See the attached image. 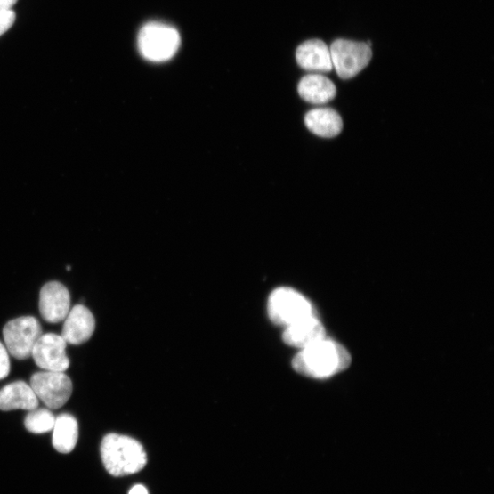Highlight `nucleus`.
Returning <instances> with one entry per match:
<instances>
[{
	"label": "nucleus",
	"instance_id": "f257e3e1",
	"mask_svg": "<svg viewBox=\"0 0 494 494\" xmlns=\"http://www.w3.org/2000/svg\"><path fill=\"white\" fill-rule=\"evenodd\" d=\"M348 351L326 338L300 351L292 360V368L299 374L316 379L331 377L351 365Z\"/></svg>",
	"mask_w": 494,
	"mask_h": 494
},
{
	"label": "nucleus",
	"instance_id": "f03ea898",
	"mask_svg": "<svg viewBox=\"0 0 494 494\" xmlns=\"http://www.w3.org/2000/svg\"><path fill=\"white\" fill-rule=\"evenodd\" d=\"M101 450L104 466L113 476L137 474L147 465L144 447L127 436L115 433L107 435L102 441Z\"/></svg>",
	"mask_w": 494,
	"mask_h": 494
},
{
	"label": "nucleus",
	"instance_id": "7ed1b4c3",
	"mask_svg": "<svg viewBox=\"0 0 494 494\" xmlns=\"http://www.w3.org/2000/svg\"><path fill=\"white\" fill-rule=\"evenodd\" d=\"M181 38L177 29L160 22H150L139 33L138 46L148 61L162 62L172 59L179 50Z\"/></svg>",
	"mask_w": 494,
	"mask_h": 494
},
{
	"label": "nucleus",
	"instance_id": "20e7f679",
	"mask_svg": "<svg viewBox=\"0 0 494 494\" xmlns=\"http://www.w3.org/2000/svg\"><path fill=\"white\" fill-rule=\"evenodd\" d=\"M268 312L273 323L284 327L316 315L312 304L303 294L286 287H279L271 294Z\"/></svg>",
	"mask_w": 494,
	"mask_h": 494
},
{
	"label": "nucleus",
	"instance_id": "39448f33",
	"mask_svg": "<svg viewBox=\"0 0 494 494\" xmlns=\"http://www.w3.org/2000/svg\"><path fill=\"white\" fill-rule=\"evenodd\" d=\"M333 68L342 79H351L364 70L371 61L373 52L368 44L339 39L331 48Z\"/></svg>",
	"mask_w": 494,
	"mask_h": 494
},
{
	"label": "nucleus",
	"instance_id": "423d86ee",
	"mask_svg": "<svg viewBox=\"0 0 494 494\" xmlns=\"http://www.w3.org/2000/svg\"><path fill=\"white\" fill-rule=\"evenodd\" d=\"M43 336L40 322L35 317H20L9 321L4 328L8 352L16 359L26 360Z\"/></svg>",
	"mask_w": 494,
	"mask_h": 494
},
{
	"label": "nucleus",
	"instance_id": "0eeeda50",
	"mask_svg": "<svg viewBox=\"0 0 494 494\" xmlns=\"http://www.w3.org/2000/svg\"><path fill=\"white\" fill-rule=\"evenodd\" d=\"M38 400L50 409H58L71 398L73 383L63 372H40L33 375L30 385Z\"/></svg>",
	"mask_w": 494,
	"mask_h": 494
},
{
	"label": "nucleus",
	"instance_id": "6e6552de",
	"mask_svg": "<svg viewBox=\"0 0 494 494\" xmlns=\"http://www.w3.org/2000/svg\"><path fill=\"white\" fill-rule=\"evenodd\" d=\"M66 346L68 343L61 336L54 334L43 335L33 348L31 356L36 364L45 371L64 373L70 367Z\"/></svg>",
	"mask_w": 494,
	"mask_h": 494
},
{
	"label": "nucleus",
	"instance_id": "1a4fd4ad",
	"mask_svg": "<svg viewBox=\"0 0 494 494\" xmlns=\"http://www.w3.org/2000/svg\"><path fill=\"white\" fill-rule=\"evenodd\" d=\"M40 312L50 323H59L71 310V295L62 284L53 281L45 284L40 293Z\"/></svg>",
	"mask_w": 494,
	"mask_h": 494
},
{
	"label": "nucleus",
	"instance_id": "9d476101",
	"mask_svg": "<svg viewBox=\"0 0 494 494\" xmlns=\"http://www.w3.org/2000/svg\"><path fill=\"white\" fill-rule=\"evenodd\" d=\"M94 329L95 320L92 312L83 305H77L65 318L61 336L68 344L80 345L91 339Z\"/></svg>",
	"mask_w": 494,
	"mask_h": 494
},
{
	"label": "nucleus",
	"instance_id": "9b49d317",
	"mask_svg": "<svg viewBox=\"0 0 494 494\" xmlns=\"http://www.w3.org/2000/svg\"><path fill=\"white\" fill-rule=\"evenodd\" d=\"M325 329L316 315H312L285 327L283 341L286 344L305 349L325 339Z\"/></svg>",
	"mask_w": 494,
	"mask_h": 494
},
{
	"label": "nucleus",
	"instance_id": "f8f14e48",
	"mask_svg": "<svg viewBox=\"0 0 494 494\" xmlns=\"http://www.w3.org/2000/svg\"><path fill=\"white\" fill-rule=\"evenodd\" d=\"M296 58L306 71L328 73L334 69L331 51L320 40H310L301 45L296 49Z\"/></svg>",
	"mask_w": 494,
	"mask_h": 494
},
{
	"label": "nucleus",
	"instance_id": "ddd939ff",
	"mask_svg": "<svg viewBox=\"0 0 494 494\" xmlns=\"http://www.w3.org/2000/svg\"><path fill=\"white\" fill-rule=\"evenodd\" d=\"M39 407V400L31 386L23 381H17L0 390V410H35Z\"/></svg>",
	"mask_w": 494,
	"mask_h": 494
},
{
	"label": "nucleus",
	"instance_id": "4468645a",
	"mask_svg": "<svg viewBox=\"0 0 494 494\" xmlns=\"http://www.w3.org/2000/svg\"><path fill=\"white\" fill-rule=\"evenodd\" d=\"M298 91L304 101L314 105L332 101L337 93L336 85L320 74L305 76L299 84Z\"/></svg>",
	"mask_w": 494,
	"mask_h": 494
},
{
	"label": "nucleus",
	"instance_id": "2eb2a0df",
	"mask_svg": "<svg viewBox=\"0 0 494 494\" xmlns=\"http://www.w3.org/2000/svg\"><path fill=\"white\" fill-rule=\"evenodd\" d=\"M305 124L313 134L321 138L338 136L344 126L341 116L333 109H315L305 117Z\"/></svg>",
	"mask_w": 494,
	"mask_h": 494
},
{
	"label": "nucleus",
	"instance_id": "dca6fc26",
	"mask_svg": "<svg viewBox=\"0 0 494 494\" xmlns=\"http://www.w3.org/2000/svg\"><path fill=\"white\" fill-rule=\"evenodd\" d=\"M53 445L60 453H70L76 448L79 428L77 420L69 414H61L55 418L53 428Z\"/></svg>",
	"mask_w": 494,
	"mask_h": 494
},
{
	"label": "nucleus",
	"instance_id": "f3484780",
	"mask_svg": "<svg viewBox=\"0 0 494 494\" xmlns=\"http://www.w3.org/2000/svg\"><path fill=\"white\" fill-rule=\"evenodd\" d=\"M54 415L46 409L31 410L25 418V427L31 433L43 434L53 431Z\"/></svg>",
	"mask_w": 494,
	"mask_h": 494
},
{
	"label": "nucleus",
	"instance_id": "a211bd4d",
	"mask_svg": "<svg viewBox=\"0 0 494 494\" xmlns=\"http://www.w3.org/2000/svg\"><path fill=\"white\" fill-rule=\"evenodd\" d=\"M11 372V361L7 348L0 343V380L6 378Z\"/></svg>",
	"mask_w": 494,
	"mask_h": 494
},
{
	"label": "nucleus",
	"instance_id": "6ab92c4d",
	"mask_svg": "<svg viewBox=\"0 0 494 494\" xmlns=\"http://www.w3.org/2000/svg\"><path fill=\"white\" fill-rule=\"evenodd\" d=\"M15 20L16 15L12 11L0 12V36L12 27Z\"/></svg>",
	"mask_w": 494,
	"mask_h": 494
},
{
	"label": "nucleus",
	"instance_id": "aec40b11",
	"mask_svg": "<svg viewBox=\"0 0 494 494\" xmlns=\"http://www.w3.org/2000/svg\"><path fill=\"white\" fill-rule=\"evenodd\" d=\"M18 0H0V12L12 11Z\"/></svg>",
	"mask_w": 494,
	"mask_h": 494
},
{
	"label": "nucleus",
	"instance_id": "412c9836",
	"mask_svg": "<svg viewBox=\"0 0 494 494\" xmlns=\"http://www.w3.org/2000/svg\"><path fill=\"white\" fill-rule=\"evenodd\" d=\"M128 494H149V491L146 487L139 484L132 488Z\"/></svg>",
	"mask_w": 494,
	"mask_h": 494
}]
</instances>
